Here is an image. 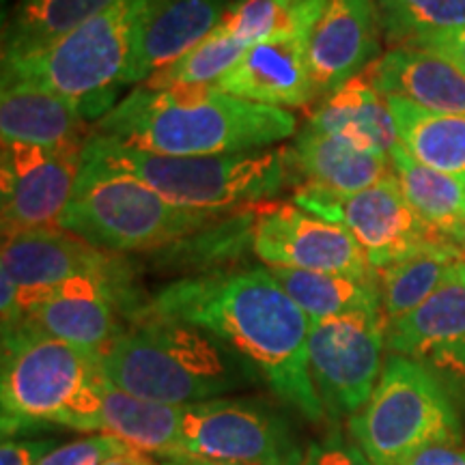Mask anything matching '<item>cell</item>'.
I'll return each mask as SVG.
<instances>
[{
	"label": "cell",
	"mask_w": 465,
	"mask_h": 465,
	"mask_svg": "<svg viewBox=\"0 0 465 465\" xmlns=\"http://www.w3.org/2000/svg\"><path fill=\"white\" fill-rule=\"evenodd\" d=\"M457 261H463L461 248L455 243H444L377 270L381 312L386 323L420 306L444 282Z\"/></svg>",
	"instance_id": "29"
},
{
	"label": "cell",
	"mask_w": 465,
	"mask_h": 465,
	"mask_svg": "<svg viewBox=\"0 0 465 465\" xmlns=\"http://www.w3.org/2000/svg\"><path fill=\"white\" fill-rule=\"evenodd\" d=\"M391 160L403 196L422 223L463 250L465 183L416 162L401 144L392 149Z\"/></svg>",
	"instance_id": "26"
},
{
	"label": "cell",
	"mask_w": 465,
	"mask_h": 465,
	"mask_svg": "<svg viewBox=\"0 0 465 465\" xmlns=\"http://www.w3.org/2000/svg\"><path fill=\"white\" fill-rule=\"evenodd\" d=\"M132 449L114 435H93L78 441H72L67 446H58L44 457L37 465H104L110 459L125 455Z\"/></svg>",
	"instance_id": "32"
},
{
	"label": "cell",
	"mask_w": 465,
	"mask_h": 465,
	"mask_svg": "<svg viewBox=\"0 0 465 465\" xmlns=\"http://www.w3.org/2000/svg\"><path fill=\"white\" fill-rule=\"evenodd\" d=\"M399 144L420 164L465 183V116L440 114L388 97Z\"/></svg>",
	"instance_id": "25"
},
{
	"label": "cell",
	"mask_w": 465,
	"mask_h": 465,
	"mask_svg": "<svg viewBox=\"0 0 465 465\" xmlns=\"http://www.w3.org/2000/svg\"><path fill=\"white\" fill-rule=\"evenodd\" d=\"M381 37L375 0H330L308 42L319 100L369 72L380 58Z\"/></svg>",
	"instance_id": "16"
},
{
	"label": "cell",
	"mask_w": 465,
	"mask_h": 465,
	"mask_svg": "<svg viewBox=\"0 0 465 465\" xmlns=\"http://www.w3.org/2000/svg\"><path fill=\"white\" fill-rule=\"evenodd\" d=\"M124 278H74L52 291L25 319L54 339L100 356L116 336L124 334L116 319Z\"/></svg>",
	"instance_id": "19"
},
{
	"label": "cell",
	"mask_w": 465,
	"mask_h": 465,
	"mask_svg": "<svg viewBox=\"0 0 465 465\" xmlns=\"http://www.w3.org/2000/svg\"><path fill=\"white\" fill-rule=\"evenodd\" d=\"M223 341L194 325L151 315L119 334L97 356L104 380L166 405L224 399L248 383V369Z\"/></svg>",
	"instance_id": "4"
},
{
	"label": "cell",
	"mask_w": 465,
	"mask_h": 465,
	"mask_svg": "<svg viewBox=\"0 0 465 465\" xmlns=\"http://www.w3.org/2000/svg\"><path fill=\"white\" fill-rule=\"evenodd\" d=\"M177 457L220 465H302L304 461L287 422L246 399L182 405Z\"/></svg>",
	"instance_id": "9"
},
{
	"label": "cell",
	"mask_w": 465,
	"mask_h": 465,
	"mask_svg": "<svg viewBox=\"0 0 465 465\" xmlns=\"http://www.w3.org/2000/svg\"><path fill=\"white\" fill-rule=\"evenodd\" d=\"M80 166L136 179L171 205L224 213L265 203L287 183L289 149H261L226 155H168L125 147L89 134Z\"/></svg>",
	"instance_id": "3"
},
{
	"label": "cell",
	"mask_w": 465,
	"mask_h": 465,
	"mask_svg": "<svg viewBox=\"0 0 465 465\" xmlns=\"http://www.w3.org/2000/svg\"><path fill=\"white\" fill-rule=\"evenodd\" d=\"M312 28L300 26L250 45L218 80V89L240 100L284 110L319 100L308 63Z\"/></svg>",
	"instance_id": "15"
},
{
	"label": "cell",
	"mask_w": 465,
	"mask_h": 465,
	"mask_svg": "<svg viewBox=\"0 0 465 465\" xmlns=\"http://www.w3.org/2000/svg\"><path fill=\"white\" fill-rule=\"evenodd\" d=\"M252 252L267 267L375 278L364 250L342 224L325 220L298 203L252 205Z\"/></svg>",
	"instance_id": "12"
},
{
	"label": "cell",
	"mask_w": 465,
	"mask_h": 465,
	"mask_svg": "<svg viewBox=\"0 0 465 465\" xmlns=\"http://www.w3.org/2000/svg\"><path fill=\"white\" fill-rule=\"evenodd\" d=\"M349 431L371 463L397 465L424 446L459 444L461 422L438 377L422 362L392 353L369 403L349 418Z\"/></svg>",
	"instance_id": "8"
},
{
	"label": "cell",
	"mask_w": 465,
	"mask_h": 465,
	"mask_svg": "<svg viewBox=\"0 0 465 465\" xmlns=\"http://www.w3.org/2000/svg\"><path fill=\"white\" fill-rule=\"evenodd\" d=\"M149 312L216 336L302 416H325L308 371L311 319L267 267L182 278L155 295Z\"/></svg>",
	"instance_id": "1"
},
{
	"label": "cell",
	"mask_w": 465,
	"mask_h": 465,
	"mask_svg": "<svg viewBox=\"0 0 465 465\" xmlns=\"http://www.w3.org/2000/svg\"><path fill=\"white\" fill-rule=\"evenodd\" d=\"M386 349L465 375V261L420 306L386 323Z\"/></svg>",
	"instance_id": "17"
},
{
	"label": "cell",
	"mask_w": 465,
	"mask_h": 465,
	"mask_svg": "<svg viewBox=\"0 0 465 465\" xmlns=\"http://www.w3.org/2000/svg\"><path fill=\"white\" fill-rule=\"evenodd\" d=\"M375 9L394 48L465 26V0H375Z\"/></svg>",
	"instance_id": "30"
},
{
	"label": "cell",
	"mask_w": 465,
	"mask_h": 465,
	"mask_svg": "<svg viewBox=\"0 0 465 465\" xmlns=\"http://www.w3.org/2000/svg\"><path fill=\"white\" fill-rule=\"evenodd\" d=\"M302 465H373L358 444H351L339 429L312 441Z\"/></svg>",
	"instance_id": "33"
},
{
	"label": "cell",
	"mask_w": 465,
	"mask_h": 465,
	"mask_svg": "<svg viewBox=\"0 0 465 465\" xmlns=\"http://www.w3.org/2000/svg\"><path fill=\"white\" fill-rule=\"evenodd\" d=\"M78 153L3 141L0 151V216L3 237L54 229L72 201L80 173Z\"/></svg>",
	"instance_id": "13"
},
{
	"label": "cell",
	"mask_w": 465,
	"mask_h": 465,
	"mask_svg": "<svg viewBox=\"0 0 465 465\" xmlns=\"http://www.w3.org/2000/svg\"><path fill=\"white\" fill-rule=\"evenodd\" d=\"M114 3L116 0H15L3 25V61L48 48Z\"/></svg>",
	"instance_id": "24"
},
{
	"label": "cell",
	"mask_w": 465,
	"mask_h": 465,
	"mask_svg": "<svg viewBox=\"0 0 465 465\" xmlns=\"http://www.w3.org/2000/svg\"><path fill=\"white\" fill-rule=\"evenodd\" d=\"M461 252H463V261H465V246H463V250H461Z\"/></svg>",
	"instance_id": "39"
},
{
	"label": "cell",
	"mask_w": 465,
	"mask_h": 465,
	"mask_svg": "<svg viewBox=\"0 0 465 465\" xmlns=\"http://www.w3.org/2000/svg\"><path fill=\"white\" fill-rule=\"evenodd\" d=\"M306 127L341 136L383 155H391L399 144L388 97H383L362 75L322 97L308 116Z\"/></svg>",
	"instance_id": "23"
},
{
	"label": "cell",
	"mask_w": 465,
	"mask_h": 465,
	"mask_svg": "<svg viewBox=\"0 0 465 465\" xmlns=\"http://www.w3.org/2000/svg\"><path fill=\"white\" fill-rule=\"evenodd\" d=\"M366 80L383 97H399L431 113L465 116V72L433 52L397 45L377 58Z\"/></svg>",
	"instance_id": "20"
},
{
	"label": "cell",
	"mask_w": 465,
	"mask_h": 465,
	"mask_svg": "<svg viewBox=\"0 0 465 465\" xmlns=\"http://www.w3.org/2000/svg\"><path fill=\"white\" fill-rule=\"evenodd\" d=\"M397 465H465V449L457 444H431L403 457Z\"/></svg>",
	"instance_id": "36"
},
{
	"label": "cell",
	"mask_w": 465,
	"mask_h": 465,
	"mask_svg": "<svg viewBox=\"0 0 465 465\" xmlns=\"http://www.w3.org/2000/svg\"><path fill=\"white\" fill-rule=\"evenodd\" d=\"M168 465H220V463H205V461H196V459H190V457H177V459H171V463Z\"/></svg>",
	"instance_id": "38"
},
{
	"label": "cell",
	"mask_w": 465,
	"mask_h": 465,
	"mask_svg": "<svg viewBox=\"0 0 465 465\" xmlns=\"http://www.w3.org/2000/svg\"><path fill=\"white\" fill-rule=\"evenodd\" d=\"M411 48H420L427 52H433V54L449 58L450 63L465 72V26L457 28V31L433 35V37L418 39V42L410 44Z\"/></svg>",
	"instance_id": "35"
},
{
	"label": "cell",
	"mask_w": 465,
	"mask_h": 465,
	"mask_svg": "<svg viewBox=\"0 0 465 465\" xmlns=\"http://www.w3.org/2000/svg\"><path fill=\"white\" fill-rule=\"evenodd\" d=\"M84 127L86 119L83 113L54 93L26 89V86H3L0 93L3 141L83 155L84 144L89 141Z\"/></svg>",
	"instance_id": "22"
},
{
	"label": "cell",
	"mask_w": 465,
	"mask_h": 465,
	"mask_svg": "<svg viewBox=\"0 0 465 465\" xmlns=\"http://www.w3.org/2000/svg\"><path fill=\"white\" fill-rule=\"evenodd\" d=\"M235 0H143L134 26L127 86L149 80L209 37Z\"/></svg>",
	"instance_id": "18"
},
{
	"label": "cell",
	"mask_w": 465,
	"mask_h": 465,
	"mask_svg": "<svg viewBox=\"0 0 465 465\" xmlns=\"http://www.w3.org/2000/svg\"><path fill=\"white\" fill-rule=\"evenodd\" d=\"M311 322L341 317L347 312L381 308L380 284L375 278H353L328 272L267 267Z\"/></svg>",
	"instance_id": "28"
},
{
	"label": "cell",
	"mask_w": 465,
	"mask_h": 465,
	"mask_svg": "<svg viewBox=\"0 0 465 465\" xmlns=\"http://www.w3.org/2000/svg\"><path fill=\"white\" fill-rule=\"evenodd\" d=\"M293 168L308 188L347 196L373 188L392 174L391 155L369 151L341 136H330L304 127L289 149Z\"/></svg>",
	"instance_id": "21"
},
{
	"label": "cell",
	"mask_w": 465,
	"mask_h": 465,
	"mask_svg": "<svg viewBox=\"0 0 465 465\" xmlns=\"http://www.w3.org/2000/svg\"><path fill=\"white\" fill-rule=\"evenodd\" d=\"M182 407L158 403L104 381L102 431L114 435L134 450L155 452L164 459L179 455Z\"/></svg>",
	"instance_id": "27"
},
{
	"label": "cell",
	"mask_w": 465,
	"mask_h": 465,
	"mask_svg": "<svg viewBox=\"0 0 465 465\" xmlns=\"http://www.w3.org/2000/svg\"><path fill=\"white\" fill-rule=\"evenodd\" d=\"M52 450V440H5L0 449V465H37Z\"/></svg>",
	"instance_id": "34"
},
{
	"label": "cell",
	"mask_w": 465,
	"mask_h": 465,
	"mask_svg": "<svg viewBox=\"0 0 465 465\" xmlns=\"http://www.w3.org/2000/svg\"><path fill=\"white\" fill-rule=\"evenodd\" d=\"M246 48L235 42L223 28H216L209 37L192 48L188 54L160 69L147 80L149 89H166L179 84H216L235 65Z\"/></svg>",
	"instance_id": "31"
},
{
	"label": "cell",
	"mask_w": 465,
	"mask_h": 465,
	"mask_svg": "<svg viewBox=\"0 0 465 465\" xmlns=\"http://www.w3.org/2000/svg\"><path fill=\"white\" fill-rule=\"evenodd\" d=\"M0 274L17 287V308L25 319L61 284L78 276H125L106 250L91 246L61 226L3 237Z\"/></svg>",
	"instance_id": "14"
},
{
	"label": "cell",
	"mask_w": 465,
	"mask_h": 465,
	"mask_svg": "<svg viewBox=\"0 0 465 465\" xmlns=\"http://www.w3.org/2000/svg\"><path fill=\"white\" fill-rule=\"evenodd\" d=\"M104 381L97 353L22 319L3 330V435L37 424L102 431Z\"/></svg>",
	"instance_id": "5"
},
{
	"label": "cell",
	"mask_w": 465,
	"mask_h": 465,
	"mask_svg": "<svg viewBox=\"0 0 465 465\" xmlns=\"http://www.w3.org/2000/svg\"><path fill=\"white\" fill-rule=\"evenodd\" d=\"M295 132L293 113L240 100L218 84H143L102 116L93 134L153 153L226 155L267 149Z\"/></svg>",
	"instance_id": "2"
},
{
	"label": "cell",
	"mask_w": 465,
	"mask_h": 465,
	"mask_svg": "<svg viewBox=\"0 0 465 465\" xmlns=\"http://www.w3.org/2000/svg\"><path fill=\"white\" fill-rule=\"evenodd\" d=\"M104 465H162V463H155L153 459H149L147 455H143L141 450H130V452H125V455H119V457H114V459H110L108 463H104Z\"/></svg>",
	"instance_id": "37"
},
{
	"label": "cell",
	"mask_w": 465,
	"mask_h": 465,
	"mask_svg": "<svg viewBox=\"0 0 465 465\" xmlns=\"http://www.w3.org/2000/svg\"><path fill=\"white\" fill-rule=\"evenodd\" d=\"M295 203L345 226L375 272L414 257L422 250L452 243L422 223L403 196L394 173L373 188L347 196L304 185L295 194Z\"/></svg>",
	"instance_id": "11"
},
{
	"label": "cell",
	"mask_w": 465,
	"mask_h": 465,
	"mask_svg": "<svg viewBox=\"0 0 465 465\" xmlns=\"http://www.w3.org/2000/svg\"><path fill=\"white\" fill-rule=\"evenodd\" d=\"M386 317L381 308L311 322L308 371L325 414L351 418L369 403L381 375Z\"/></svg>",
	"instance_id": "10"
},
{
	"label": "cell",
	"mask_w": 465,
	"mask_h": 465,
	"mask_svg": "<svg viewBox=\"0 0 465 465\" xmlns=\"http://www.w3.org/2000/svg\"><path fill=\"white\" fill-rule=\"evenodd\" d=\"M220 213L183 209L125 174L80 166L72 201L58 226L106 252L155 250L179 243Z\"/></svg>",
	"instance_id": "7"
},
{
	"label": "cell",
	"mask_w": 465,
	"mask_h": 465,
	"mask_svg": "<svg viewBox=\"0 0 465 465\" xmlns=\"http://www.w3.org/2000/svg\"><path fill=\"white\" fill-rule=\"evenodd\" d=\"M143 0L113 7L35 54L3 61V86H26L72 102L86 121L106 116L127 86L134 26Z\"/></svg>",
	"instance_id": "6"
}]
</instances>
